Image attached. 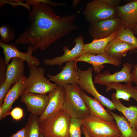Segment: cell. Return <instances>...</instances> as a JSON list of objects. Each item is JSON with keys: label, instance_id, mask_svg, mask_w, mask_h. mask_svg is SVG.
<instances>
[{"label": "cell", "instance_id": "4fadbf2b", "mask_svg": "<svg viewBox=\"0 0 137 137\" xmlns=\"http://www.w3.org/2000/svg\"><path fill=\"white\" fill-rule=\"evenodd\" d=\"M49 101L43 114L39 117V122H42L63 110L64 100L63 87L59 86L49 92Z\"/></svg>", "mask_w": 137, "mask_h": 137}, {"label": "cell", "instance_id": "ac0fdd59", "mask_svg": "<svg viewBox=\"0 0 137 137\" xmlns=\"http://www.w3.org/2000/svg\"><path fill=\"white\" fill-rule=\"evenodd\" d=\"M80 93L90 114L105 121H111L114 120L113 116L104 108L98 101L88 95L82 90Z\"/></svg>", "mask_w": 137, "mask_h": 137}, {"label": "cell", "instance_id": "7a4b0ae2", "mask_svg": "<svg viewBox=\"0 0 137 137\" xmlns=\"http://www.w3.org/2000/svg\"><path fill=\"white\" fill-rule=\"evenodd\" d=\"M63 87L64 100L63 110L71 118L83 119L90 114L80 93L78 85L68 84Z\"/></svg>", "mask_w": 137, "mask_h": 137}, {"label": "cell", "instance_id": "d6a6232c", "mask_svg": "<svg viewBox=\"0 0 137 137\" xmlns=\"http://www.w3.org/2000/svg\"><path fill=\"white\" fill-rule=\"evenodd\" d=\"M37 2L42 3L48 5L49 6L54 7L59 6H65L66 5V4L58 3L53 2L50 0H34Z\"/></svg>", "mask_w": 137, "mask_h": 137}, {"label": "cell", "instance_id": "cb8c5ba5", "mask_svg": "<svg viewBox=\"0 0 137 137\" xmlns=\"http://www.w3.org/2000/svg\"><path fill=\"white\" fill-rule=\"evenodd\" d=\"M107 110L116 121L121 133V137H137V130L132 127L128 121L123 114L120 116L110 110Z\"/></svg>", "mask_w": 137, "mask_h": 137}, {"label": "cell", "instance_id": "f546056e", "mask_svg": "<svg viewBox=\"0 0 137 137\" xmlns=\"http://www.w3.org/2000/svg\"><path fill=\"white\" fill-rule=\"evenodd\" d=\"M11 86L6 82L0 84V106L2 105L5 96L11 87Z\"/></svg>", "mask_w": 137, "mask_h": 137}, {"label": "cell", "instance_id": "ba28073f", "mask_svg": "<svg viewBox=\"0 0 137 137\" xmlns=\"http://www.w3.org/2000/svg\"><path fill=\"white\" fill-rule=\"evenodd\" d=\"M133 65L126 62L123 64L122 69L118 72L111 74L108 70L102 73H99L95 76L94 83L106 86L110 83L124 82L132 84L133 83L131 72Z\"/></svg>", "mask_w": 137, "mask_h": 137}, {"label": "cell", "instance_id": "e575fe53", "mask_svg": "<svg viewBox=\"0 0 137 137\" xmlns=\"http://www.w3.org/2000/svg\"><path fill=\"white\" fill-rule=\"evenodd\" d=\"M26 130L25 127L23 128L15 133L12 135L10 137H26Z\"/></svg>", "mask_w": 137, "mask_h": 137}, {"label": "cell", "instance_id": "836d02e7", "mask_svg": "<svg viewBox=\"0 0 137 137\" xmlns=\"http://www.w3.org/2000/svg\"><path fill=\"white\" fill-rule=\"evenodd\" d=\"M107 4L114 7L119 6L121 1V0H102Z\"/></svg>", "mask_w": 137, "mask_h": 137}, {"label": "cell", "instance_id": "9c48e42d", "mask_svg": "<svg viewBox=\"0 0 137 137\" xmlns=\"http://www.w3.org/2000/svg\"><path fill=\"white\" fill-rule=\"evenodd\" d=\"M0 47L2 49L5 57L6 64L7 65L11 59L18 58L20 59L28 64L29 68L33 67H38L41 62L39 60L32 55L34 49L32 46L30 45L25 53L20 51L14 44H8L0 41Z\"/></svg>", "mask_w": 137, "mask_h": 137}, {"label": "cell", "instance_id": "52a82bcc", "mask_svg": "<svg viewBox=\"0 0 137 137\" xmlns=\"http://www.w3.org/2000/svg\"><path fill=\"white\" fill-rule=\"evenodd\" d=\"M77 70L79 74L78 85L81 89L92 95L108 109L111 111L115 110L112 101L100 94L95 88L92 79L93 67H90L86 70L80 68Z\"/></svg>", "mask_w": 137, "mask_h": 137}, {"label": "cell", "instance_id": "f35d334b", "mask_svg": "<svg viewBox=\"0 0 137 137\" xmlns=\"http://www.w3.org/2000/svg\"><path fill=\"white\" fill-rule=\"evenodd\" d=\"M132 30L134 34L137 35V23L133 27Z\"/></svg>", "mask_w": 137, "mask_h": 137}, {"label": "cell", "instance_id": "2e32d148", "mask_svg": "<svg viewBox=\"0 0 137 137\" xmlns=\"http://www.w3.org/2000/svg\"><path fill=\"white\" fill-rule=\"evenodd\" d=\"M74 61L76 64L79 61L90 64L93 66L94 72L97 74L100 73L104 68V64H110L118 67L122 62L121 60L113 58L105 53L96 55L84 54L75 59Z\"/></svg>", "mask_w": 137, "mask_h": 137}, {"label": "cell", "instance_id": "e0dca14e", "mask_svg": "<svg viewBox=\"0 0 137 137\" xmlns=\"http://www.w3.org/2000/svg\"><path fill=\"white\" fill-rule=\"evenodd\" d=\"M116 17L121 21L122 26L132 29L137 23V0L116 7Z\"/></svg>", "mask_w": 137, "mask_h": 137}, {"label": "cell", "instance_id": "74e56055", "mask_svg": "<svg viewBox=\"0 0 137 137\" xmlns=\"http://www.w3.org/2000/svg\"><path fill=\"white\" fill-rule=\"evenodd\" d=\"M80 1V0H73L72 2V6L73 7H75L77 5Z\"/></svg>", "mask_w": 137, "mask_h": 137}, {"label": "cell", "instance_id": "ffe728a7", "mask_svg": "<svg viewBox=\"0 0 137 137\" xmlns=\"http://www.w3.org/2000/svg\"><path fill=\"white\" fill-rule=\"evenodd\" d=\"M24 61L18 58L12 59L11 62L7 65L6 82L13 85L24 75Z\"/></svg>", "mask_w": 137, "mask_h": 137}, {"label": "cell", "instance_id": "8992f818", "mask_svg": "<svg viewBox=\"0 0 137 137\" xmlns=\"http://www.w3.org/2000/svg\"><path fill=\"white\" fill-rule=\"evenodd\" d=\"M116 13V7L102 0H94L89 2L83 12L85 18L89 24L115 18Z\"/></svg>", "mask_w": 137, "mask_h": 137}, {"label": "cell", "instance_id": "603a6c76", "mask_svg": "<svg viewBox=\"0 0 137 137\" xmlns=\"http://www.w3.org/2000/svg\"><path fill=\"white\" fill-rule=\"evenodd\" d=\"M117 32L118 31L107 38L93 39L91 42L85 44L84 54L96 55L105 53L107 45L111 41L116 38Z\"/></svg>", "mask_w": 137, "mask_h": 137}, {"label": "cell", "instance_id": "5bb4252c", "mask_svg": "<svg viewBox=\"0 0 137 137\" xmlns=\"http://www.w3.org/2000/svg\"><path fill=\"white\" fill-rule=\"evenodd\" d=\"M24 76L17 83L14 85L7 92L2 105L0 106V119H4L10 115L13 104L23 93L27 80Z\"/></svg>", "mask_w": 137, "mask_h": 137}, {"label": "cell", "instance_id": "4dcf8cb0", "mask_svg": "<svg viewBox=\"0 0 137 137\" xmlns=\"http://www.w3.org/2000/svg\"><path fill=\"white\" fill-rule=\"evenodd\" d=\"M10 115L14 119L19 120L23 116V110L19 107L15 108L11 111Z\"/></svg>", "mask_w": 137, "mask_h": 137}, {"label": "cell", "instance_id": "44dd1931", "mask_svg": "<svg viewBox=\"0 0 137 137\" xmlns=\"http://www.w3.org/2000/svg\"><path fill=\"white\" fill-rule=\"evenodd\" d=\"M132 84L126 83L125 85H123L119 83H110L106 85V91L107 92L111 89H115L117 98L129 101L130 98H132L137 102V89Z\"/></svg>", "mask_w": 137, "mask_h": 137}, {"label": "cell", "instance_id": "484cf974", "mask_svg": "<svg viewBox=\"0 0 137 137\" xmlns=\"http://www.w3.org/2000/svg\"><path fill=\"white\" fill-rule=\"evenodd\" d=\"M116 38L130 44L137 48V38L132 29L122 26L118 31Z\"/></svg>", "mask_w": 137, "mask_h": 137}, {"label": "cell", "instance_id": "7402d4cb", "mask_svg": "<svg viewBox=\"0 0 137 137\" xmlns=\"http://www.w3.org/2000/svg\"><path fill=\"white\" fill-rule=\"evenodd\" d=\"M111 98L116 109L122 113L132 127L137 130V106H125L121 103L120 99L116 98L115 93L112 94Z\"/></svg>", "mask_w": 137, "mask_h": 137}, {"label": "cell", "instance_id": "277c9868", "mask_svg": "<svg viewBox=\"0 0 137 137\" xmlns=\"http://www.w3.org/2000/svg\"><path fill=\"white\" fill-rule=\"evenodd\" d=\"M89 137H104L111 136L121 137L115 121H108L90 114L82 120Z\"/></svg>", "mask_w": 137, "mask_h": 137}, {"label": "cell", "instance_id": "5b68a950", "mask_svg": "<svg viewBox=\"0 0 137 137\" xmlns=\"http://www.w3.org/2000/svg\"><path fill=\"white\" fill-rule=\"evenodd\" d=\"M29 71L30 75L23 93L46 94L58 86L45 77L43 68L33 67L30 68Z\"/></svg>", "mask_w": 137, "mask_h": 137}, {"label": "cell", "instance_id": "83f0119b", "mask_svg": "<svg viewBox=\"0 0 137 137\" xmlns=\"http://www.w3.org/2000/svg\"><path fill=\"white\" fill-rule=\"evenodd\" d=\"M0 41L7 43L13 40L15 37V32L7 25L4 24L0 27Z\"/></svg>", "mask_w": 137, "mask_h": 137}, {"label": "cell", "instance_id": "ab89813d", "mask_svg": "<svg viewBox=\"0 0 137 137\" xmlns=\"http://www.w3.org/2000/svg\"><path fill=\"white\" fill-rule=\"evenodd\" d=\"M39 137H45L44 134L41 131L40 132V133Z\"/></svg>", "mask_w": 137, "mask_h": 137}, {"label": "cell", "instance_id": "30bf717a", "mask_svg": "<svg viewBox=\"0 0 137 137\" xmlns=\"http://www.w3.org/2000/svg\"><path fill=\"white\" fill-rule=\"evenodd\" d=\"M122 26L121 20L117 17L89 24V34L94 39L107 38L118 31Z\"/></svg>", "mask_w": 137, "mask_h": 137}, {"label": "cell", "instance_id": "60d3db41", "mask_svg": "<svg viewBox=\"0 0 137 137\" xmlns=\"http://www.w3.org/2000/svg\"><path fill=\"white\" fill-rule=\"evenodd\" d=\"M104 137H121L119 136H104Z\"/></svg>", "mask_w": 137, "mask_h": 137}, {"label": "cell", "instance_id": "d590c367", "mask_svg": "<svg viewBox=\"0 0 137 137\" xmlns=\"http://www.w3.org/2000/svg\"><path fill=\"white\" fill-rule=\"evenodd\" d=\"M132 68L131 73L133 80V82L137 85V64L134 65Z\"/></svg>", "mask_w": 137, "mask_h": 137}, {"label": "cell", "instance_id": "8d00e7d4", "mask_svg": "<svg viewBox=\"0 0 137 137\" xmlns=\"http://www.w3.org/2000/svg\"><path fill=\"white\" fill-rule=\"evenodd\" d=\"M81 129L82 132L85 137H89L85 127L82 126Z\"/></svg>", "mask_w": 137, "mask_h": 137}, {"label": "cell", "instance_id": "3957f363", "mask_svg": "<svg viewBox=\"0 0 137 137\" xmlns=\"http://www.w3.org/2000/svg\"><path fill=\"white\" fill-rule=\"evenodd\" d=\"M71 117L63 110L39 122L40 131L45 137H69Z\"/></svg>", "mask_w": 137, "mask_h": 137}, {"label": "cell", "instance_id": "7c38bea8", "mask_svg": "<svg viewBox=\"0 0 137 137\" xmlns=\"http://www.w3.org/2000/svg\"><path fill=\"white\" fill-rule=\"evenodd\" d=\"M76 64L74 60L66 63L61 71L55 75L48 74L49 79L59 86L68 84L78 85L79 74Z\"/></svg>", "mask_w": 137, "mask_h": 137}, {"label": "cell", "instance_id": "4316f807", "mask_svg": "<svg viewBox=\"0 0 137 137\" xmlns=\"http://www.w3.org/2000/svg\"><path fill=\"white\" fill-rule=\"evenodd\" d=\"M82 120L71 118L69 129V137H81Z\"/></svg>", "mask_w": 137, "mask_h": 137}, {"label": "cell", "instance_id": "f1b7e54d", "mask_svg": "<svg viewBox=\"0 0 137 137\" xmlns=\"http://www.w3.org/2000/svg\"><path fill=\"white\" fill-rule=\"evenodd\" d=\"M7 65L6 64L5 59L0 58V84L5 82Z\"/></svg>", "mask_w": 137, "mask_h": 137}, {"label": "cell", "instance_id": "6da1fadb", "mask_svg": "<svg viewBox=\"0 0 137 137\" xmlns=\"http://www.w3.org/2000/svg\"><path fill=\"white\" fill-rule=\"evenodd\" d=\"M32 7L29 14V23L15 43L30 44L36 51L44 50L58 40L78 29L75 23L76 14L57 15L49 5L34 0H27Z\"/></svg>", "mask_w": 137, "mask_h": 137}, {"label": "cell", "instance_id": "d4e9b609", "mask_svg": "<svg viewBox=\"0 0 137 137\" xmlns=\"http://www.w3.org/2000/svg\"><path fill=\"white\" fill-rule=\"evenodd\" d=\"M25 127L26 137H39L41 131L38 116L31 113Z\"/></svg>", "mask_w": 137, "mask_h": 137}, {"label": "cell", "instance_id": "d6986e66", "mask_svg": "<svg viewBox=\"0 0 137 137\" xmlns=\"http://www.w3.org/2000/svg\"><path fill=\"white\" fill-rule=\"evenodd\" d=\"M137 48L133 45L116 38L107 45L105 53L117 59L121 60L126 53Z\"/></svg>", "mask_w": 137, "mask_h": 137}, {"label": "cell", "instance_id": "9a60e30c", "mask_svg": "<svg viewBox=\"0 0 137 137\" xmlns=\"http://www.w3.org/2000/svg\"><path fill=\"white\" fill-rule=\"evenodd\" d=\"M21 100L31 113L40 116L45 110L49 101L48 95L30 93H23Z\"/></svg>", "mask_w": 137, "mask_h": 137}, {"label": "cell", "instance_id": "b9f144b4", "mask_svg": "<svg viewBox=\"0 0 137 137\" xmlns=\"http://www.w3.org/2000/svg\"><path fill=\"white\" fill-rule=\"evenodd\" d=\"M134 87L136 89H137V85Z\"/></svg>", "mask_w": 137, "mask_h": 137}, {"label": "cell", "instance_id": "1f68e13d", "mask_svg": "<svg viewBox=\"0 0 137 137\" xmlns=\"http://www.w3.org/2000/svg\"><path fill=\"white\" fill-rule=\"evenodd\" d=\"M2 2H0V5L2 6L3 4H5V3H9L11 4L13 7H15L18 5H21L23 6L24 7H26L28 9H29L31 10V8L29 6V5L27 3H24L22 2V0H10L9 1H7L8 2H4L3 1L1 0Z\"/></svg>", "mask_w": 137, "mask_h": 137}, {"label": "cell", "instance_id": "8fae6325", "mask_svg": "<svg viewBox=\"0 0 137 137\" xmlns=\"http://www.w3.org/2000/svg\"><path fill=\"white\" fill-rule=\"evenodd\" d=\"M74 42L75 46L71 50L66 46L63 47L64 54L60 56H57L52 59H46L43 61L45 65L48 66L57 65L61 67L64 63L74 60L76 58L84 54L83 38V35L79 36L75 38Z\"/></svg>", "mask_w": 137, "mask_h": 137}]
</instances>
